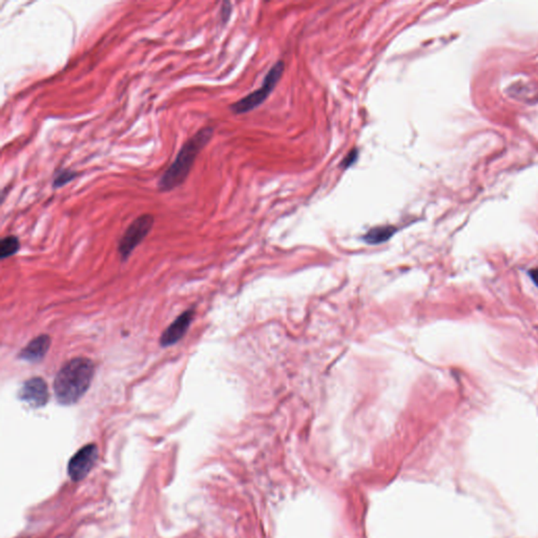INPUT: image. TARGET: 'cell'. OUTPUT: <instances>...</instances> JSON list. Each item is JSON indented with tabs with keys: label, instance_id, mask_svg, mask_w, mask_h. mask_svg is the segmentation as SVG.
I'll use <instances>...</instances> for the list:
<instances>
[{
	"label": "cell",
	"instance_id": "cell-1",
	"mask_svg": "<svg viewBox=\"0 0 538 538\" xmlns=\"http://www.w3.org/2000/svg\"><path fill=\"white\" fill-rule=\"evenodd\" d=\"M213 136V127H203L182 145L174 162L161 176L158 182L159 191L169 193L185 182L195 164L196 159L209 144Z\"/></svg>",
	"mask_w": 538,
	"mask_h": 538
},
{
	"label": "cell",
	"instance_id": "cell-2",
	"mask_svg": "<svg viewBox=\"0 0 538 538\" xmlns=\"http://www.w3.org/2000/svg\"><path fill=\"white\" fill-rule=\"evenodd\" d=\"M94 364L87 358L70 359L61 367L54 381L57 401L63 405H74L87 394L93 376Z\"/></svg>",
	"mask_w": 538,
	"mask_h": 538
},
{
	"label": "cell",
	"instance_id": "cell-3",
	"mask_svg": "<svg viewBox=\"0 0 538 538\" xmlns=\"http://www.w3.org/2000/svg\"><path fill=\"white\" fill-rule=\"evenodd\" d=\"M285 70L284 61L279 60L273 68L269 70L264 78L263 83L259 89L253 90L250 94L247 95L244 98L240 99L237 102L231 105V111L236 115L246 114V112L253 111L259 107L269 95L271 94L275 88L277 87L278 83L281 79Z\"/></svg>",
	"mask_w": 538,
	"mask_h": 538
},
{
	"label": "cell",
	"instance_id": "cell-4",
	"mask_svg": "<svg viewBox=\"0 0 538 538\" xmlns=\"http://www.w3.org/2000/svg\"><path fill=\"white\" fill-rule=\"evenodd\" d=\"M154 223H155L154 216L151 213H144V215L139 216L129 225L118 244L119 255L123 260H127L134 248L147 237L149 231L153 228Z\"/></svg>",
	"mask_w": 538,
	"mask_h": 538
},
{
	"label": "cell",
	"instance_id": "cell-5",
	"mask_svg": "<svg viewBox=\"0 0 538 538\" xmlns=\"http://www.w3.org/2000/svg\"><path fill=\"white\" fill-rule=\"evenodd\" d=\"M98 453L96 445L89 444L74 454L68 466V476L73 482H81L89 475L98 460Z\"/></svg>",
	"mask_w": 538,
	"mask_h": 538
},
{
	"label": "cell",
	"instance_id": "cell-6",
	"mask_svg": "<svg viewBox=\"0 0 538 538\" xmlns=\"http://www.w3.org/2000/svg\"><path fill=\"white\" fill-rule=\"evenodd\" d=\"M19 398L32 407H43L50 399L46 381L41 378H32L26 381L19 392Z\"/></svg>",
	"mask_w": 538,
	"mask_h": 538
},
{
	"label": "cell",
	"instance_id": "cell-7",
	"mask_svg": "<svg viewBox=\"0 0 538 538\" xmlns=\"http://www.w3.org/2000/svg\"><path fill=\"white\" fill-rule=\"evenodd\" d=\"M194 315H195L194 310H189L182 312L163 332L160 337L161 346L169 347V346L177 344L186 334L187 330L191 327Z\"/></svg>",
	"mask_w": 538,
	"mask_h": 538
},
{
	"label": "cell",
	"instance_id": "cell-8",
	"mask_svg": "<svg viewBox=\"0 0 538 538\" xmlns=\"http://www.w3.org/2000/svg\"><path fill=\"white\" fill-rule=\"evenodd\" d=\"M51 339L48 334L35 337L19 352V358L30 363H37L45 358L50 349Z\"/></svg>",
	"mask_w": 538,
	"mask_h": 538
},
{
	"label": "cell",
	"instance_id": "cell-9",
	"mask_svg": "<svg viewBox=\"0 0 538 538\" xmlns=\"http://www.w3.org/2000/svg\"><path fill=\"white\" fill-rule=\"evenodd\" d=\"M396 233V228L394 226H379L374 227V228L370 229L367 233H366L364 240L367 242L368 244H381L384 242L388 241L394 233Z\"/></svg>",
	"mask_w": 538,
	"mask_h": 538
},
{
	"label": "cell",
	"instance_id": "cell-10",
	"mask_svg": "<svg viewBox=\"0 0 538 538\" xmlns=\"http://www.w3.org/2000/svg\"><path fill=\"white\" fill-rule=\"evenodd\" d=\"M21 248V241L16 236H6L1 240L0 243V257L1 259L12 257L19 253Z\"/></svg>",
	"mask_w": 538,
	"mask_h": 538
},
{
	"label": "cell",
	"instance_id": "cell-11",
	"mask_svg": "<svg viewBox=\"0 0 538 538\" xmlns=\"http://www.w3.org/2000/svg\"><path fill=\"white\" fill-rule=\"evenodd\" d=\"M79 174L76 171L70 169H60L55 173L53 178V187L54 189H61L65 186L68 183L76 179Z\"/></svg>",
	"mask_w": 538,
	"mask_h": 538
},
{
	"label": "cell",
	"instance_id": "cell-12",
	"mask_svg": "<svg viewBox=\"0 0 538 538\" xmlns=\"http://www.w3.org/2000/svg\"><path fill=\"white\" fill-rule=\"evenodd\" d=\"M359 159V149H352V151L349 152V153L347 154V155L345 156V158L343 159V161H342L341 163V167L343 169H349V167H352V165L354 164V163L358 161Z\"/></svg>",
	"mask_w": 538,
	"mask_h": 538
},
{
	"label": "cell",
	"instance_id": "cell-13",
	"mask_svg": "<svg viewBox=\"0 0 538 538\" xmlns=\"http://www.w3.org/2000/svg\"><path fill=\"white\" fill-rule=\"evenodd\" d=\"M231 4H229V2H224L223 4H222L221 6V13H220V16H221L222 21L223 23H227L228 21L229 17H231Z\"/></svg>",
	"mask_w": 538,
	"mask_h": 538
},
{
	"label": "cell",
	"instance_id": "cell-14",
	"mask_svg": "<svg viewBox=\"0 0 538 538\" xmlns=\"http://www.w3.org/2000/svg\"><path fill=\"white\" fill-rule=\"evenodd\" d=\"M535 273V275H537V277L533 278V279H534V281L538 284V270L535 271V273Z\"/></svg>",
	"mask_w": 538,
	"mask_h": 538
}]
</instances>
